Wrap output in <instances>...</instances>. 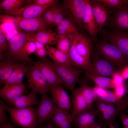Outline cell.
I'll return each instance as SVG.
<instances>
[{"mask_svg":"<svg viewBox=\"0 0 128 128\" xmlns=\"http://www.w3.org/2000/svg\"><path fill=\"white\" fill-rule=\"evenodd\" d=\"M32 39L36 43L37 47V49H40L46 47V45H45L38 41H36L33 38Z\"/></svg>","mask_w":128,"mask_h":128,"instance_id":"48","label":"cell"},{"mask_svg":"<svg viewBox=\"0 0 128 128\" xmlns=\"http://www.w3.org/2000/svg\"><path fill=\"white\" fill-rule=\"evenodd\" d=\"M50 120L57 128H72L71 123L74 121L68 111L59 108Z\"/></svg>","mask_w":128,"mask_h":128,"instance_id":"23","label":"cell"},{"mask_svg":"<svg viewBox=\"0 0 128 128\" xmlns=\"http://www.w3.org/2000/svg\"><path fill=\"white\" fill-rule=\"evenodd\" d=\"M89 128H102L95 121L89 127Z\"/></svg>","mask_w":128,"mask_h":128,"instance_id":"50","label":"cell"},{"mask_svg":"<svg viewBox=\"0 0 128 128\" xmlns=\"http://www.w3.org/2000/svg\"><path fill=\"white\" fill-rule=\"evenodd\" d=\"M73 108L71 114L74 120L80 113L87 109L86 100L78 88L72 91Z\"/></svg>","mask_w":128,"mask_h":128,"instance_id":"24","label":"cell"},{"mask_svg":"<svg viewBox=\"0 0 128 128\" xmlns=\"http://www.w3.org/2000/svg\"><path fill=\"white\" fill-rule=\"evenodd\" d=\"M97 115L96 110L94 105L79 114L74 121L77 123L78 128H89L96 121L95 118Z\"/></svg>","mask_w":128,"mask_h":128,"instance_id":"25","label":"cell"},{"mask_svg":"<svg viewBox=\"0 0 128 128\" xmlns=\"http://www.w3.org/2000/svg\"><path fill=\"white\" fill-rule=\"evenodd\" d=\"M112 11L108 26L113 30L128 31V5Z\"/></svg>","mask_w":128,"mask_h":128,"instance_id":"14","label":"cell"},{"mask_svg":"<svg viewBox=\"0 0 128 128\" xmlns=\"http://www.w3.org/2000/svg\"><path fill=\"white\" fill-rule=\"evenodd\" d=\"M50 5H42L32 3L18 9L1 13L23 19L37 18L41 17L44 11Z\"/></svg>","mask_w":128,"mask_h":128,"instance_id":"12","label":"cell"},{"mask_svg":"<svg viewBox=\"0 0 128 128\" xmlns=\"http://www.w3.org/2000/svg\"><path fill=\"white\" fill-rule=\"evenodd\" d=\"M100 33L103 39L118 48L128 58V31L113 30L108 32L103 28Z\"/></svg>","mask_w":128,"mask_h":128,"instance_id":"8","label":"cell"},{"mask_svg":"<svg viewBox=\"0 0 128 128\" xmlns=\"http://www.w3.org/2000/svg\"><path fill=\"white\" fill-rule=\"evenodd\" d=\"M55 126L50 120L44 125L37 126L35 128H54Z\"/></svg>","mask_w":128,"mask_h":128,"instance_id":"47","label":"cell"},{"mask_svg":"<svg viewBox=\"0 0 128 128\" xmlns=\"http://www.w3.org/2000/svg\"><path fill=\"white\" fill-rule=\"evenodd\" d=\"M77 35H59V40L56 43V48L68 55L69 51Z\"/></svg>","mask_w":128,"mask_h":128,"instance_id":"33","label":"cell"},{"mask_svg":"<svg viewBox=\"0 0 128 128\" xmlns=\"http://www.w3.org/2000/svg\"><path fill=\"white\" fill-rule=\"evenodd\" d=\"M84 97L87 105V109L91 108L94 105L97 97L93 87L83 84L77 88Z\"/></svg>","mask_w":128,"mask_h":128,"instance_id":"32","label":"cell"},{"mask_svg":"<svg viewBox=\"0 0 128 128\" xmlns=\"http://www.w3.org/2000/svg\"><path fill=\"white\" fill-rule=\"evenodd\" d=\"M29 87L37 93L43 95L51 88L44 75L33 65L26 74Z\"/></svg>","mask_w":128,"mask_h":128,"instance_id":"6","label":"cell"},{"mask_svg":"<svg viewBox=\"0 0 128 128\" xmlns=\"http://www.w3.org/2000/svg\"><path fill=\"white\" fill-rule=\"evenodd\" d=\"M125 103L126 107L128 108V96H126L123 99Z\"/></svg>","mask_w":128,"mask_h":128,"instance_id":"51","label":"cell"},{"mask_svg":"<svg viewBox=\"0 0 128 128\" xmlns=\"http://www.w3.org/2000/svg\"><path fill=\"white\" fill-rule=\"evenodd\" d=\"M90 1L92 13L98 25V33H100L104 26H108L113 11L98 0Z\"/></svg>","mask_w":128,"mask_h":128,"instance_id":"10","label":"cell"},{"mask_svg":"<svg viewBox=\"0 0 128 128\" xmlns=\"http://www.w3.org/2000/svg\"><path fill=\"white\" fill-rule=\"evenodd\" d=\"M33 65L45 76L51 89L57 86L62 85L58 75L49 63L46 58L34 62Z\"/></svg>","mask_w":128,"mask_h":128,"instance_id":"15","label":"cell"},{"mask_svg":"<svg viewBox=\"0 0 128 128\" xmlns=\"http://www.w3.org/2000/svg\"><path fill=\"white\" fill-rule=\"evenodd\" d=\"M112 76V79L115 85V87L116 86L124 83V79L121 73L116 72L113 74Z\"/></svg>","mask_w":128,"mask_h":128,"instance_id":"42","label":"cell"},{"mask_svg":"<svg viewBox=\"0 0 128 128\" xmlns=\"http://www.w3.org/2000/svg\"><path fill=\"white\" fill-rule=\"evenodd\" d=\"M62 85L57 86L51 89L52 98L58 108L69 112L71 111V98Z\"/></svg>","mask_w":128,"mask_h":128,"instance_id":"16","label":"cell"},{"mask_svg":"<svg viewBox=\"0 0 128 128\" xmlns=\"http://www.w3.org/2000/svg\"><path fill=\"white\" fill-rule=\"evenodd\" d=\"M36 50L37 47L36 43L33 40L30 36L25 44V51L29 56L31 54H34Z\"/></svg>","mask_w":128,"mask_h":128,"instance_id":"38","label":"cell"},{"mask_svg":"<svg viewBox=\"0 0 128 128\" xmlns=\"http://www.w3.org/2000/svg\"><path fill=\"white\" fill-rule=\"evenodd\" d=\"M5 108L14 124L22 128H35L37 126L36 109L35 108L18 109L6 105Z\"/></svg>","mask_w":128,"mask_h":128,"instance_id":"3","label":"cell"},{"mask_svg":"<svg viewBox=\"0 0 128 128\" xmlns=\"http://www.w3.org/2000/svg\"><path fill=\"white\" fill-rule=\"evenodd\" d=\"M3 32L1 28L0 27V35L3 34Z\"/></svg>","mask_w":128,"mask_h":128,"instance_id":"53","label":"cell"},{"mask_svg":"<svg viewBox=\"0 0 128 128\" xmlns=\"http://www.w3.org/2000/svg\"><path fill=\"white\" fill-rule=\"evenodd\" d=\"M58 108L52 98L43 95L36 109L37 126L50 120Z\"/></svg>","mask_w":128,"mask_h":128,"instance_id":"7","label":"cell"},{"mask_svg":"<svg viewBox=\"0 0 128 128\" xmlns=\"http://www.w3.org/2000/svg\"><path fill=\"white\" fill-rule=\"evenodd\" d=\"M32 64L20 62L15 68L11 76L4 81V85L11 83H22L23 78Z\"/></svg>","mask_w":128,"mask_h":128,"instance_id":"28","label":"cell"},{"mask_svg":"<svg viewBox=\"0 0 128 128\" xmlns=\"http://www.w3.org/2000/svg\"><path fill=\"white\" fill-rule=\"evenodd\" d=\"M30 37L27 33L19 30L18 33L9 41L8 49L0 60L14 59L21 62L33 64L34 62L24 50L25 44Z\"/></svg>","mask_w":128,"mask_h":128,"instance_id":"1","label":"cell"},{"mask_svg":"<svg viewBox=\"0 0 128 128\" xmlns=\"http://www.w3.org/2000/svg\"><path fill=\"white\" fill-rule=\"evenodd\" d=\"M54 128H56V127H55V126Z\"/></svg>","mask_w":128,"mask_h":128,"instance_id":"54","label":"cell"},{"mask_svg":"<svg viewBox=\"0 0 128 128\" xmlns=\"http://www.w3.org/2000/svg\"><path fill=\"white\" fill-rule=\"evenodd\" d=\"M121 74L123 79H128V65L123 67Z\"/></svg>","mask_w":128,"mask_h":128,"instance_id":"46","label":"cell"},{"mask_svg":"<svg viewBox=\"0 0 128 128\" xmlns=\"http://www.w3.org/2000/svg\"><path fill=\"white\" fill-rule=\"evenodd\" d=\"M0 128H16L12 125L9 122L4 125L0 126Z\"/></svg>","mask_w":128,"mask_h":128,"instance_id":"49","label":"cell"},{"mask_svg":"<svg viewBox=\"0 0 128 128\" xmlns=\"http://www.w3.org/2000/svg\"><path fill=\"white\" fill-rule=\"evenodd\" d=\"M15 20L17 26L27 33L47 30L50 26L42 16L28 19L16 17Z\"/></svg>","mask_w":128,"mask_h":128,"instance_id":"13","label":"cell"},{"mask_svg":"<svg viewBox=\"0 0 128 128\" xmlns=\"http://www.w3.org/2000/svg\"><path fill=\"white\" fill-rule=\"evenodd\" d=\"M6 104L2 100L0 101V126L3 125L9 122V119L5 113Z\"/></svg>","mask_w":128,"mask_h":128,"instance_id":"39","label":"cell"},{"mask_svg":"<svg viewBox=\"0 0 128 128\" xmlns=\"http://www.w3.org/2000/svg\"><path fill=\"white\" fill-rule=\"evenodd\" d=\"M20 62H21L14 59H8L0 62V83H3L10 78L15 68Z\"/></svg>","mask_w":128,"mask_h":128,"instance_id":"27","label":"cell"},{"mask_svg":"<svg viewBox=\"0 0 128 128\" xmlns=\"http://www.w3.org/2000/svg\"><path fill=\"white\" fill-rule=\"evenodd\" d=\"M56 33L59 35L73 34L79 33L78 29L74 22L71 19L64 18L57 26Z\"/></svg>","mask_w":128,"mask_h":128,"instance_id":"30","label":"cell"},{"mask_svg":"<svg viewBox=\"0 0 128 128\" xmlns=\"http://www.w3.org/2000/svg\"><path fill=\"white\" fill-rule=\"evenodd\" d=\"M97 97L107 102L114 104L116 106L123 111L126 108L123 99L119 100L116 96L114 91L108 90L97 86L93 87Z\"/></svg>","mask_w":128,"mask_h":128,"instance_id":"21","label":"cell"},{"mask_svg":"<svg viewBox=\"0 0 128 128\" xmlns=\"http://www.w3.org/2000/svg\"><path fill=\"white\" fill-rule=\"evenodd\" d=\"M119 115L123 128H128V115L123 112Z\"/></svg>","mask_w":128,"mask_h":128,"instance_id":"45","label":"cell"},{"mask_svg":"<svg viewBox=\"0 0 128 128\" xmlns=\"http://www.w3.org/2000/svg\"><path fill=\"white\" fill-rule=\"evenodd\" d=\"M8 47V43L6 40L5 36L3 34L0 35V60L3 54L7 50Z\"/></svg>","mask_w":128,"mask_h":128,"instance_id":"40","label":"cell"},{"mask_svg":"<svg viewBox=\"0 0 128 128\" xmlns=\"http://www.w3.org/2000/svg\"><path fill=\"white\" fill-rule=\"evenodd\" d=\"M25 89V86L23 83L5 85L0 89V96L5 101L9 103L23 95Z\"/></svg>","mask_w":128,"mask_h":128,"instance_id":"19","label":"cell"},{"mask_svg":"<svg viewBox=\"0 0 128 128\" xmlns=\"http://www.w3.org/2000/svg\"><path fill=\"white\" fill-rule=\"evenodd\" d=\"M85 74L92 80L96 86L105 89L115 88V86L112 79L100 76L92 75L86 72Z\"/></svg>","mask_w":128,"mask_h":128,"instance_id":"34","label":"cell"},{"mask_svg":"<svg viewBox=\"0 0 128 128\" xmlns=\"http://www.w3.org/2000/svg\"><path fill=\"white\" fill-rule=\"evenodd\" d=\"M95 50L92 57V69L89 74L97 76H112L116 72L114 67V65Z\"/></svg>","mask_w":128,"mask_h":128,"instance_id":"9","label":"cell"},{"mask_svg":"<svg viewBox=\"0 0 128 128\" xmlns=\"http://www.w3.org/2000/svg\"><path fill=\"white\" fill-rule=\"evenodd\" d=\"M76 50L78 53L84 58L90 60L93 48L91 40L82 34H78L75 44Z\"/></svg>","mask_w":128,"mask_h":128,"instance_id":"22","label":"cell"},{"mask_svg":"<svg viewBox=\"0 0 128 128\" xmlns=\"http://www.w3.org/2000/svg\"><path fill=\"white\" fill-rule=\"evenodd\" d=\"M95 41L96 50L114 65L123 68L128 64V58L117 47L105 39Z\"/></svg>","mask_w":128,"mask_h":128,"instance_id":"2","label":"cell"},{"mask_svg":"<svg viewBox=\"0 0 128 128\" xmlns=\"http://www.w3.org/2000/svg\"><path fill=\"white\" fill-rule=\"evenodd\" d=\"M102 4L107 7L120 9L128 5V0H98Z\"/></svg>","mask_w":128,"mask_h":128,"instance_id":"35","label":"cell"},{"mask_svg":"<svg viewBox=\"0 0 128 128\" xmlns=\"http://www.w3.org/2000/svg\"><path fill=\"white\" fill-rule=\"evenodd\" d=\"M114 92L118 99L120 100L126 92V89L124 83L117 86Z\"/></svg>","mask_w":128,"mask_h":128,"instance_id":"41","label":"cell"},{"mask_svg":"<svg viewBox=\"0 0 128 128\" xmlns=\"http://www.w3.org/2000/svg\"><path fill=\"white\" fill-rule=\"evenodd\" d=\"M28 0H4L0 3V12L9 11L18 9L27 5Z\"/></svg>","mask_w":128,"mask_h":128,"instance_id":"31","label":"cell"},{"mask_svg":"<svg viewBox=\"0 0 128 128\" xmlns=\"http://www.w3.org/2000/svg\"><path fill=\"white\" fill-rule=\"evenodd\" d=\"M46 45L47 50V55L53 62L59 64L72 65L68 55L57 48L50 46L47 45Z\"/></svg>","mask_w":128,"mask_h":128,"instance_id":"29","label":"cell"},{"mask_svg":"<svg viewBox=\"0 0 128 128\" xmlns=\"http://www.w3.org/2000/svg\"><path fill=\"white\" fill-rule=\"evenodd\" d=\"M77 35L68 53L70 60L73 66L77 68L83 69L86 71V72L90 74L92 69L91 62L90 60L86 59L80 55L75 49V44Z\"/></svg>","mask_w":128,"mask_h":128,"instance_id":"17","label":"cell"},{"mask_svg":"<svg viewBox=\"0 0 128 128\" xmlns=\"http://www.w3.org/2000/svg\"><path fill=\"white\" fill-rule=\"evenodd\" d=\"M63 8L56 4L53 16V25L57 26L64 19Z\"/></svg>","mask_w":128,"mask_h":128,"instance_id":"37","label":"cell"},{"mask_svg":"<svg viewBox=\"0 0 128 128\" xmlns=\"http://www.w3.org/2000/svg\"><path fill=\"white\" fill-rule=\"evenodd\" d=\"M34 54L41 59L46 58V56L47 55L46 45V47L45 48L40 49H37Z\"/></svg>","mask_w":128,"mask_h":128,"instance_id":"44","label":"cell"},{"mask_svg":"<svg viewBox=\"0 0 128 128\" xmlns=\"http://www.w3.org/2000/svg\"><path fill=\"white\" fill-rule=\"evenodd\" d=\"M48 61L58 75L62 85L71 91L74 90L82 71L72 65L58 64L48 59Z\"/></svg>","mask_w":128,"mask_h":128,"instance_id":"5","label":"cell"},{"mask_svg":"<svg viewBox=\"0 0 128 128\" xmlns=\"http://www.w3.org/2000/svg\"><path fill=\"white\" fill-rule=\"evenodd\" d=\"M83 22L85 28L89 34L91 40H96L98 33V26L92 13L90 0H85Z\"/></svg>","mask_w":128,"mask_h":128,"instance_id":"18","label":"cell"},{"mask_svg":"<svg viewBox=\"0 0 128 128\" xmlns=\"http://www.w3.org/2000/svg\"><path fill=\"white\" fill-rule=\"evenodd\" d=\"M85 5V0H65L63 2L64 9L70 14L74 21L79 27L85 28L83 17Z\"/></svg>","mask_w":128,"mask_h":128,"instance_id":"11","label":"cell"},{"mask_svg":"<svg viewBox=\"0 0 128 128\" xmlns=\"http://www.w3.org/2000/svg\"><path fill=\"white\" fill-rule=\"evenodd\" d=\"M109 128H117L113 125H110L109 126Z\"/></svg>","mask_w":128,"mask_h":128,"instance_id":"52","label":"cell"},{"mask_svg":"<svg viewBox=\"0 0 128 128\" xmlns=\"http://www.w3.org/2000/svg\"><path fill=\"white\" fill-rule=\"evenodd\" d=\"M37 93L32 91L30 94L27 95H22L11 101L9 103L13 104L14 108L20 109L25 108L39 104Z\"/></svg>","mask_w":128,"mask_h":128,"instance_id":"26","label":"cell"},{"mask_svg":"<svg viewBox=\"0 0 128 128\" xmlns=\"http://www.w3.org/2000/svg\"><path fill=\"white\" fill-rule=\"evenodd\" d=\"M27 33L33 39L45 45L56 44L59 38V35L50 29Z\"/></svg>","mask_w":128,"mask_h":128,"instance_id":"20","label":"cell"},{"mask_svg":"<svg viewBox=\"0 0 128 128\" xmlns=\"http://www.w3.org/2000/svg\"><path fill=\"white\" fill-rule=\"evenodd\" d=\"M56 4H54L49 6L44 11L42 15V17L50 26L53 25V14Z\"/></svg>","mask_w":128,"mask_h":128,"instance_id":"36","label":"cell"},{"mask_svg":"<svg viewBox=\"0 0 128 128\" xmlns=\"http://www.w3.org/2000/svg\"><path fill=\"white\" fill-rule=\"evenodd\" d=\"M94 106L98 117L96 122L102 128L113 125L117 128L118 124L115 122L116 116L123 112L113 104L105 101L97 97Z\"/></svg>","mask_w":128,"mask_h":128,"instance_id":"4","label":"cell"},{"mask_svg":"<svg viewBox=\"0 0 128 128\" xmlns=\"http://www.w3.org/2000/svg\"><path fill=\"white\" fill-rule=\"evenodd\" d=\"M58 1L56 0H34L32 3L42 5H51L56 4Z\"/></svg>","mask_w":128,"mask_h":128,"instance_id":"43","label":"cell"}]
</instances>
